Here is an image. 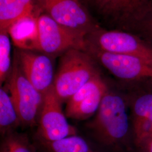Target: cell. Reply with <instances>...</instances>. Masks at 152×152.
<instances>
[{"instance_id": "10", "label": "cell", "mask_w": 152, "mask_h": 152, "mask_svg": "<svg viewBox=\"0 0 152 152\" xmlns=\"http://www.w3.org/2000/svg\"><path fill=\"white\" fill-rule=\"evenodd\" d=\"M131 123L134 145L140 149L152 137V93L142 94L135 99Z\"/></svg>"}, {"instance_id": "17", "label": "cell", "mask_w": 152, "mask_h": 152, "mask_svg": "<svg viewBox=\"0 0 152 152\" xmlns=\"http://www.w3.org/2000/svg\"><path fill=\"white\" fill-rule=\"evenodd\" d=\"M37 149L26 134L14 131L2 137L0 152H37Z\"/></svg>"}, {"instance_id": "21", "label": "cell", "mask_w": 152, "mask_h": 152, "mask_svg": "<svg viewBox=\"0 0 152 152\" xmlns=\"http://www.w3.org/2000/svg\"><path fill=\"white\" fill-rule=\"evenodd\" d=\"M87 1H95V0H87Z\"/></svg>"}, {"instance_id": "13", "label": "cell", "mask_w": 152, "mask_h": 152, "mask_svg": "<svg viewBox=\"0 0 152 152\" xmlns=\"http://www.w3.org/2000/svg\"><path fill=\"white\" fill-rule=\"evenodd\" d=\"M33 15L19 20L9 29L13 43L20 50H36L38 39L37 18Z\"/></svg>"}, {"instance_id": "5", "label": "cell", "mask_w": 152, "mask_h": 152, "mask_svg": "<svg viewBox=\"0 0 152 152\" xmlns=\"http://www.w3.org/2000/svg\"><path fill=\"white\" fill-rule=\"evenodd\" d=\"M85 51L115 77L125 81L152 79V62L136 56L105 52L86 44Z\"/></svg>"}, {"instance_id": "14", "label": "cell", "mask_w": 152, "mask_h": 152, "mask_svg": "<svg viewBox=\"0 0 152 152\" xmlns=\"http://www.w3.org/2000/svg\"><path fill=\"white\" fill-rule=\"evenodd\" d=\"M37 0H0V31L7 32L11 26L24 18L36 15Z\"/></svg>"}, {"instance_id": "12", "label": "cell", "mask_w": 152, "mask_h": 152, "mask_svg": "<svg viewBox=\"0 0 152 152\" xmlns=\"http://www.w3.org/2000/svg\"><path fill=\"white\" fill-rule=\"evenodd\" d=\"M149 0H95L98 11L115 22L124 24L135 21L149 7Z\"/></svg>"}, {"instance_id": "2", "label": "cell", "mask_w": 152, "mask_h": 152, "mask_svg": "<svg viewBox=\"0 0 152 152\" xmlns=\"http://www.w3.org/2000/svg\"><path fill=\"white\" fill-rule=\"evenodd\" d=\"M99 73L94 58L86 51L71 49L61 56L55 76L53 89L62 102H67Z\"/></svg>"}, {"instance_id": "4", "label": "cell", "mask_w": 152, "mask_h": 152, "mask_svg": "<svg viewBox=\"0 0 152 152\" xmlns=\"http://www.w3.org/2000/svg\"><path fill=\"white\" fill-rule=\"evenodd\" d=\"M37 28L36 50L46 55L64 54L71 49L86 50L88 34L64 27L48 14L38 16Z\"/></svg>"}, {"instance_id": "11", "label": "cell", "mask_w": 152, "mask_h": 152, "mask_svg": "<svg viewBox=\"0 0 152 152\" xmlns=\"http://www.w3.org/2000/svg\"><path fill=\"white\" fill-rule=\"evenodd\" d=\"M108 90L107 85L95 90L88 87L82 88L71 97L66 105V117L77 120L91 117L97 112Z\"/></svg>"}, {"instance_id": "7", "label": "cell", "mask_w": 152, "mask_h": 152, "mask_svg": "<svg viewBox=\"0 0 152 152\" xmlns=\"http://www.w3.org/2000/svg\"><path fill=\"white\" fill-rule=\"evenodd\" d=\"M86 44L102 51L140 57L152 62V48L129 33L98 30L87 34Z\"/></svg>"}, {"instance_id": "6", "label": "cell", "mask_w": 152, "mask_h": 152, "mask_svg": "<svg viewBox=\"0 0 152 152\" xmlns=\"http://www.w3.org/2000/svg\"><path fill=\"white\" fill-rule=\"evenodd\" d=\"M62 102L53 88L44 96L39 115L36 139L55 141L77 135L74 126L69 124L61 108Z\"/></svg>"}, {"instance_id": "1", "label": "cell", "mask_w": 152, "mask_h": 152, "mask_svg": "<svg viewBox=\"0 0 152 152\" xmlns=\"http://www.w3.org/2000/svg\"><path fill=\"white\" fill-rule=\"evenodd\" d=\"M99 145L110 152H130L133 144L124 99L109 90L105 93L94 118L87 125Z\"/></svg>"}, {"instance_id": "3", "label": "cell", "mask_w": 152, "mask_h": 152, "mask_svg": "<svg viewBox=\"0 0 152 152\" xmlns=\"http://www.w3.org/2000/svg\"><path fill=\"white\" fill-rule=\"evenodd\" d=\"M5 85L15 105L22 125L32 127L38 123L44 95L24 75L15 54L10 75Z\"/></svg>"}, {"instance_id": "15", "label": "cell", "mask_w": 152, "mask_h": 152, "mask_svg": "<svg viewBox=\"0 0 152 152\" xmlns=\"http://www.w3.org/2000/svg\"><path fill=\"white\" fill-rule=\"evenodd\" d=\"M35 144L42 152H102L90 141L78 135L58 141L36 139Z\"/></svg>"}, {"instance_id": "18", "label": "cell", "mask_w": 152, "mask_h": 152, "mask_svg": "<svg viewBox=\"0 0 152 152\" xmlns=\"http://www.w3.org/2000/svg\"><path fill=\"white\" fill-rule=\"evenodd\" d=\"M7 32L0 33V83L2 85L7 80L10 75L11 42Z\"/></svg>"}, {"instance_id": "20", "label": "cell", "mask_w": 152, "mask_h": 152, "mask_svg": "<svg viewBox=\"0 0 152 152\" xmlns=\"http://www.w3.org/2000/svg\"><path fill=\"white\" fill-rule=\"evenodd\" d=\"M141 152H152V137L140 149Z\"/></svg>"}, {"instance_id": "8", "label": "cell", "mask_w": 152, "mask_h": 152, "mask_svg": "<svg viewBox=\"0 0 152 152\" xmlns=\"http://www.w3.org/2000/svg\"><path fill=\"white\" fill-rule=\"evenodd\" d=\"M39 6L66 27L89 34L96 29L78 0H37Z\"/></svg>"}, {"instance_id": "16", "label": "cell", "mask_w": 152, "mask_h": 152, "mask_svg": "<svg viewBox=\"0 0 152 152\" xmlns=\"http://www.w3.org/2000/svg\"><path fill=\"white\" fill-rule=\"evenodd\" d=\"M22 125L11 95L5 85L0 89V131L4 137Z\"/></svg>"}, {"instance_id": "19", "label": "cell", "mask_w": 152, "mask_h": 152, "mask_svg": "<svg viewBox=\"0 0 152 152\" xmlns=\"http://www.w3.org/2000/svg\"><path fill=\"white\" fill-rule=\"evenodd\" d=\"M142 19V22L144 23V26L147 31H149L152 35V7H148L140 16H139L135 21L137 19Z\"/></svg>"}, {"instance_id": "9", "label": "cell", "mask_w": 152, "mask_h": 152, "mask_svg": "<svg viewBox=\"0 0 152 152\" xmlns=\"http://www.w3.org/2000/svg\"><path fill=\"white\" fill-rule=\"evenodd\" d=\"M16 55L22 71L33 86L41 94L50 91L54 82L53 64L46 54L20 50Z\"/></svg>"}]
</instances>
